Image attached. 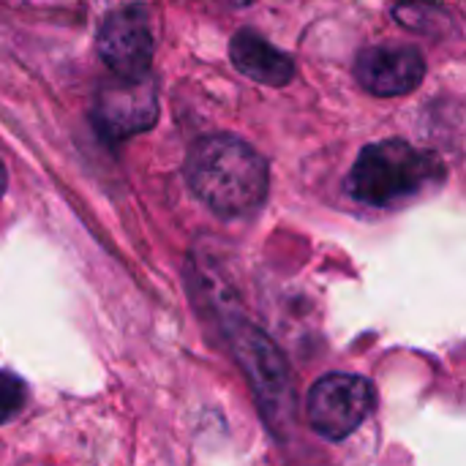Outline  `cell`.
Instances as JSON below:
<instances>
[{
    "label": "cell",
    "instance_id": "8",
    "mask_svg": "<svg viewBox=\"0 0 466 466\" xmlns=\"http://www.w3.org/2000/svg\"><path fill=\"white\" fill-rule=\"evenodd\" d=\"M229 57L240 74H246L248 79H254L259 85L284 87L295 76V60L248 27H243L232 35Z\"/></svg>",
    "mask_w": 466,
    "mask_h": 466
},
{
    "label": "cell",
    "instance_id": "11",
    "mask_svg": "<svg viewBox=\"0 0 466 466\" xmlns=\"http://www.w3.org/2000/svg\"><path fill=\"white\" fill-rule=\"evenodd\" d=\"M213 3L227 5V8H243V5H248V3H254V0H213Z\"/></svg>",
    "mask_w": 466,
    "mask_h": 466
},
{
    "label": "cell",
    "instance_id": "6",
    "mask_svg": "<svg viewBox=\"0 0 466 466\" xmlns=\"http://www.w3.org/2000/svg\"><path fill=\"white\" fill-rule=\"evenodd\" d=\"M158 120L156 82L145 74L137 79L117 76L104 85L93 101V123L104 139H128L145 134Z\"/></svg>",
    "mask_w": 466,
    "mask_h": 466
},
{
    "label": "cell",
    "instance_id": "2",
    "mask_svg": "<svg viewBox=\"0 0 466 466\" xmlns=\"http://www.w3.org/2000/svg\"><path fill=\"white\" fill-rule=\"evenodd\" d=\"M445 167L431 150L404 139L366 145L350 172V194L371 208H396L440 186Z\"/></svg>",
    "mask_w": 466,
    "mask_h": 466
},
{
    "label": "cell",
    "instance_id": "7",
    "mask_svg": "<svg viewBox=\"0 0 466 466\" xmlns=\"http://www.w3.org/2000/svg\"><path fill=\"white\" fill-rule=\"evenodd\" d=\"M355 76L371 96L393 98L412 93L426 76V57L415 46L380 44L369 46L355 60Z\"/></svg>",
    "mask_w": 466,
    "mask_h": 466
},
{
    "label": "cell",
    "instance_id": "12",
    "mask_svg": "<svg viewBox=\"0 0 466 466\" xmlns=\"http://www.w3.org/2000/svg\"><path fill=\"white\" fill-rule=\"evenodd\" d=\"M5 186H8V177H5V169H3V161H0V197L5 194Z\"/></svg>",
    "mask_w": 466,
    "mask_h": 466
},
{
    "label": "cell",
    "instance_id": "9",
    "mask_svg": "<svg viewBox=\"0 0 466 466\" xmlns=\"http://www.w3.org/2000/svg\"><path fill=\"white\" fill-rule=\"evenodd\" d=\"M393 16L404 27L415 33H426V35H445L448 30H453L451 11L437 0H401L396 3Z\"/></svg>",
    "mask_w": 466,
    "mask_h": 466
},
{
    "label": "cell",
    "instance_id": "3",
    "mask_svg": "<svg viewBox=\"0 0 466 466\" xmlns=\"http://www.w3.org/2000/svg\"><path fill=\"white\" fill-rule=\"evenodd\" d=\"M232 350L248 377L268 426L281 434V426L295 423V388L284 355L254 325H238L232 330Z\"/></svg>",
    "mask_w": 466,
    "mask_h": 466
},
{
    "label": "cell",
    "instance_id": "5",
    "mask_svg": "<svg viewBox=\"0 0 466 466\" xmlns=\"http://www.w3.org/2000/svg\"><path fill=\"white\" fill-rule=\"evenodd\" d=\"M96 52L104 66L123 79L150 74L156 35L145 5H126L112 11L96 35Z\"/></svg>",
    "mask_w": 466,
    "mask_h": 466
},
{
    "label": "cell",
    "instance_id": "4",
    "mask_svg": "<svg viewBox=\"0 0 466 466\" xmlns=\"http://www.w3.org/2000/svg\"><path fill=\"white\" fill-rule=\"evenodd\" d=\"M374 410V388L358 374H328L309 390L306 412L311 429L330 440H347L355 434Z\"/></svg>",
    "mask_w": 466,
    "mask_h": 466
},
{
    "label": "cell",
    "instance_id": "10",
    "mask_svg": "<svg viewBox=\"0 0 466 466\" xmlns=\"http://www.w3.org/2000/svg\"><path fill=\"white\" fill-rule=\"evenodd\" d=\"M25 399H27L25 382L11 371H0V426L19 415V410L25 407Z\"/></svg>",
    "mask_w": 466,
    "mask_h": 466
},
{
    "label": "cell",
    "instance_id": "1",
    "mask_svg": "<svg viewBox=\"0 0 466 466\" xmlns=\"http://www.w3.org/2000/svg\"><path fill=\"white\" fill-rule=\"evenodd\" d=\"M186 180L202 205L224 218H235L265 202L270 169L248 142L232 134H213L191 147Z\"/></svg>",
    "mask_w": 466,
    "mask_h": 466
}]
</instances>
